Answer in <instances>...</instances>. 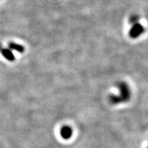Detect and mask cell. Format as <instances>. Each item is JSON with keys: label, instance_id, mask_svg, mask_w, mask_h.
Returning a JSON list of instances; mask_svg holds the SVG:
<instances>
[{"label": "cell", "instance_id": "5", "mask_svg": "<svg viewBox=\"0 0 148 148\" xmlns=\"http://www.w3.org/2000/svg\"><path fill=\"white\" fill-rule=\"evenodd\" d=\"M8 46L10 49H13V50H15L19 53H23L25 51V48H24L23 46L18 45V44H16L14 42H10Z\"/></svg>", "mask_w": 148, "mask_h": 148}, {"label": "cell", "instance_id": "2", "mask_svg": "<svg viewBox=\"0 0 148 148\" xmlns=\"http://www.w3.org/2000/svg\"><path fill=\"white\" fill-rule=\"evenodd\" d=\"M73 129L69 125H63V126L61 127L60 130L61 137L65 140H68L71 138L72 136H73Z\"/></svg>", "mask_w": 148, "mask_h": 148}, {"label": "cell", "instance_id": "4", "mask_svg": "<svg viewBox=\"0 0 148 148\" xmlns=\"http://www.w3.org/2000/svg\"><path fill=\"white\" fill-rule=\"evenodd\" d=\"M1 53H2L3 56L4 57L5 59H7L8 61H10V62H13L15 60V58H14L13 53H12V51H11L10 49H6V48H1L0 49Z\"/></svg>", "mask_w": 148, "mask_h": 148}, {"label": "cell", "instance_id": "6", "mask_svg": "<svg viewBox=\"0 0 148 148\" xmlns=\"http://www.w3.org/2000/svg\"><path fill=\"white\" fill-rule=\"evenodd\" d=\"M147 148H148V147H147Z\"/></svg>", "mask_w": 148, "mask_h": 148}, {"label": "cell", "instance_id": "1", "mask_svg": "<svg viewBox=\"0 0 148 148\" xmlns=\"http://www.w3.org/2000/svg\"><path fill=\"white\" fill-rule=\"evenodd\" d=\"M119 95H111L109 97V100L112 104H118L120 103L126 102L130 99V90L126 83L121 82L119 84Z\"/></svg>", "mask_w": 148, "mask_h": 148}, {"label": "cell", "instance_id": "3", "mask_svg": "<svg viewBox=\"0 0 148 148\" xmlns=\"http://www.w3.org/2000/svg\"><path fill=\"white\" fill-rule=\"evenodd\" d=\"M143 31H144L143 27L139 23H136L133 25V27L131 28L130 30L129 34L130 36V37L134 38H136V37L139 36L140 35L143 33Z\"/></svg>", "mask_w": 148, "mask_h": 148}]
</instances>
